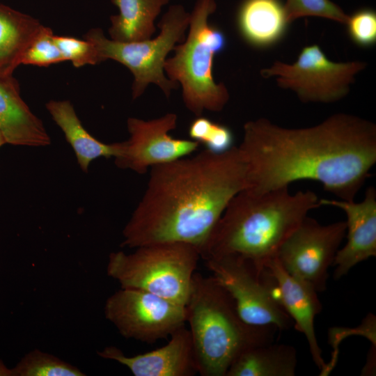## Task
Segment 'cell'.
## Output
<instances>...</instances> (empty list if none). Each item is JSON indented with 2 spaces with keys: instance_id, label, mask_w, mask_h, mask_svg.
<instances>
[{
  "instance_id": "cell-1",
  "label": "cell",
  "mask_w": 376,
  "mask_h": 376,
  "mask_svg": "<svg viewBox=\"0 0 376 376\" xmlns=\"http://www.w3.org/2000/svg\"><path fill=\"white\" fill-rule=\"evenodd\" d=\"M243 130L238 149L246 166V190L253 193L308 180L338 199L352 201L376 163V125L350 113L302 128L260 118L246 122Z\"/></svg>"
},
{
  "instance_id": "cell-2",
  "label": "cell",
  "mask_w": 376,
  "mask_h": 376,
  "mask_svg": "<svg viewBox=\"0 0 376 376\" xmlns=\"http://www.w3.org/2000/svg\"><path fill=\"white\" fill-rule=\"evenodd\" d=\"M246 187V166L237 146L153 166L121 246L182 242L199 251L229 202Z\"/></svg>"
},
{
  "instance_id": "cell-3",
  "label": "cell",
  "mask_w": 376,
  "mask_h": 376,
  "mask_svg": "<svg viewBox=\"0 0 376 376\" xmlns=\"http://www.w3.org/2000/svg\"><path fill=\"white\" fill-rule=\"evenodd\" d=\"M320 206L310 190L283 187L264 193L244 189L229 202L199 251L203 260L237 255L265 266L308 216Z\"/></svg>"
},
{
  "instance_id": "cell-4",
  "label": "cell",
  "mask_w": 376,
  "mask_h": 376,
  "mask_svg": "<svg viewBox=\"0 0 376 376\" xmlns=\"http://www.w3.org/2000/svg\"><path fill=\"white\" fill-rule=\"evenodd\" d=\"M198 373L226 376L244 350L274 342L276 327H257L240 316L230 294L212 276L195 272L185 305Z\"/></svg>"
},
{
  "instance_id": "cell-5",
  "label": "cell",
  "mask_w": 376,
  "mask_h": 376,
  "mask_svg": "<svg viewBox=\"0 0 376 376\" xmlns=\"http://www.w3.org/2000/svg\"><path fill=\"white\" fill-rule=\"evenodd\" d=\"M215 0H196L190 12L189 32L185 40L175 45L173 56L166 60L164 72L182 87L183 102L196 116L204 110L221 111L230 95L223 82L213 77L214 56L227 45L224 33L208 22L217 10Z\"/></svg>"
},
{
  "instance_id": "cell-6",
  "label": "cell",
  "mask_w": 376,
  "mask_h": 376,
  "mask_svg": "<svg viewBox=\"0 0 376 376\" xmlns=\"http://www.w3.org/2000/svg\"><path fill=\"white\" fill-rule=\"evenodd\" d=\"M109 254L107 274L121 288L146 291L175 303L187 304L201 258L198 249L182 242L160 243Z\"/></svg>"
},
{
  "instance_id": "cell-7",
  "label": "cell",
  "mask_w": 376,
  "mask_h": 376,
  "mask_svg": "<svg viewBox=\"0 0 376 376\" xmlns=\"http://www.w3.org/2000/svg\"><path fill=\"white\" fill-rule=\"evenodd\" d=\"M190 13L181 4L171 6L158 23L160 33L155 38L122 42L107 38L99 28L92 29L84 38L91 41L97 52L99 62L111 59L127 68L134 77L132 96L139 98L150 84H156L169 97L179 84L169 79L164 72L167 55L177 44L185 39Z\"/></svg>"
},
{
  "instance_id": "cell-8",
  "label": "cell",
  "mask_w": 376,
  "mask_h": 376,
  "mask_svg": "<svg viewBox=\"0 0 376 376\" xmlns=\"http://www.w3.org/2000/svg\"><path fill=\"white\" fill-rule=\"evenodd\" d=\"M212 276L233 299L240 318L257 327L288 329L293 321L279 303L274 279L265 266L237 255L204 260Z\"/></svg>"
},
{
  "instance_id": "cell-9",
  "label": "cell",
  "mask_w": 376,
  "mask_h": 376,
  "mask_svg": "<svg viewBox=\"0 0 376 376\" xmlns=\"http://www.w3.org/2000/svg\"><path fill=\"white\" fill-rule=\"evenodd\" d=\"M366 66L367 63L360 61H332L315 44L304 47L294 63L276 61L262 69L260 75L276 77L280 88L295 92L302 102L332 103L350 93L355 76Z\"/></svg>"
},
{
  "instance_id": "cell-10",
  "label": "cell",
  "mask_w": 376,
  "mask_h": 376,
  "mask_svg": "<svg viewBox=\"0 0 376 376\" xmlns=\"http://www.w3.org/2000/svg\"><path fill=\"white\" fill-rule=\"evenodd\" d=\"M105 318L125 338L154 343L185 325V306L150 292L121 288L106 300Z\"/></svg>"
},
{
  "instance_id": "cell-11",
  "label": "cell",
  "mask_w": 376,
  "mask_h": 376,
  "mask_svg": "<svg viewBox=\"0 0 376 376\" xmlns=\"http://www.w3.org/2000/svg\"><path fill=\"white\" fill-rule=\"evenodd\" d=\"M346 235V223L322 225L306 217L280 247L276 258L290 275L316 292L326 290L328 271Z\"/></svg>"
},
{
  "instance_id": "cell-12",
  "label": "cell",
  "mask_w": 376,
  "mask_h": 376,
  "mask_svg": "<svg viewBox=\"0 0 376 376\" xmlns=\"http://www.w3.org/2000/svg\"><path fill=\"white\" fill-rule=\"evenodd\" d=\"M178 116L168 113L162 117L145 120L129 118L127 121L128 140L121 142L116 165L143 174L148 168L187 157L200 144L189 139H175L169 132L176 128Z\"/></svg>"
},
{
  "instance_id": "cell-13",
  "label": "cell",
  "mask_w": 376,
  "mask_h": 376,
  "mask_svg": "<svg viewBox=\"0 0 376 376\" xmlns=\"http://www.w3.org/2000/svg\"><path fill=\"white\" fill-rule=\"evenodd\" d=\"M320 205L342 210L346 214L347 242L339 249L332 266L339 279L356 265L376 256V190L369 187L363 201L320 199Z\"/></svg>"
},
{
  "instance_id": "cell-14",
  "label": "cell",
  "mask_w": 376,
  "mask_h": 376,
  "mask_svg": "<svg viewBox=\"0 0 376 376\" xmlns=\"http://www.w3.org/2000/svg\"><path fill=\"white\" fill-rule=\"evenodd\" d=\"M164 346L135 356H126L115 346L97 354L127 367L134 376H192L198 368L189 330L184 326L175 331Z\"/></svg>"
},
{
  "instance_id": "cell-15",
  "label": "cell",
  "mask_w": 376,
  "mask_h": 376,
  "mask_svg": "<svg viewBox=\"0 0 376 376\" xmlns=\"http://www.w3.org/2000/svg\"><path fill=\"white\" fill-rule=\"evenodd\" d=\"M265 265L274 279L279 303L292 320L295 329L304 335L315 364L322 373H326L327 365L322 358L314 328L315 317L322 310L318 292L288 273L276 258Z\"/></svg>"
},
{
  "instance_id": "cell-16",
  "label": "cell",
  "mask_w": 376,
  "mask_h": 376,
  "mask_svg": "<svg viewBox=\"0 0 376 376\" xmlns=\"http://www.w3.org/2000/svg\"><path fill=\"white\" fill-rule=\"evenodd\" d=\"M0 131L6 143L14 146L41 147L51 143L42 121L22 100L17 80L13 75L1 73Z\"/></svg>"
},
{
  "instance_id": "cell-17",
  "label": "cell",
  "mask_w": 376,
  "mask_h": 376,
  "mask_svg": "<svg viewBox=\"0 0 376 376\" xmlns=\"http://www.w3.org/2000/svg\"><path fill=\"white\" fill-rule=\"evenodd\" d=\"M288 24L279 0H244L237 14L241 36L256 48L276 44L285 36Z\"/></svg>"
},
{
  "instance_id": "cell-18",
  "label": "cell",
  "mask_w": 376,
  "mask_h": 376,
  "mask_svg": "<svg viewBox=\"0 0 376 376\" xmlns=\"http://www.w3.org/2000/svg\"><path fill=\"white\" fill-rule=\"evenodd\" d=\"M46 108L72 146L84 172H88L89 164L94 159L100 157H116L118 155L121 142L108 144L93 137L82 125L70 101L52 100L46 104Z\"/></svg>"
},
{
  "instance_id": "cell-19",
  "label": "cell",
  "mask_w": 376,
  "mask_h": 376,
  "mask_svg": "<svg viewBox=\"0 0 376 376\" xmlns=\"http://www.w3.org/2000/svg\"><path fill=\"white\" fill-rule=\"evenodd\" d=\"M297 364L294 347L272 342L244 350L231 363L226 376H294Z\"/></svg>"
},
{
  "instance_id": "cell-20",
  "label": "cell",
  "mask_w": 376,
  "mask_h": 376,
  "mask_svg": "<svg viewBox=\"0 0 376 376\" xmlns=\"http://www.w3.org/2000/svg\"><path fill=\"white\" fill-rule=\"evenodd\" d=\"M118 13L110 17V39L122 42L151 38L155 21L169 0H111Z\"/></svg>"
},
{
  "instance_id": "cell-21",
  "label": "cell",
  "mask_w": 376,
  "mask_h": 376,
  "mask_svg": "<svg viewBox=\"0 0 376 376\" xmlns=\"http://www.w3.org/2000/svg\"><path fill=\"white\" fill-rule=\"evenodd\" d=\"M43 25L32 16L0 2V73L13 75L22 55Z\"/></svg>"
},
{
  "instance_id": "cell-22",
  "label": "cell",
  "mask_w": 376,
  "mask_h": 376,
  "mask_svg": "<svg viewBox=\"0 0 376 376\" xmlns=\"http://www.w3.org/2000/svg\"><path fill=\"white\" fill-rule=\"evenodd\" d=\"M13 376H84L76 366L38 349L26 354L12 368Z\"/></svg>"
},
{
  "instance_id": "cell-23",
  "label": "cell",
  "mask_w": 376,
  "mask_h": 376,
  "mask_svg": "<svg viewBox=\"0 0 376 376\" xmlns=\"http://www.w3.org/2000/svg\"><path fill=\"white\" fill-rule=\"evenodd\" d=\"M188 133L191 140L213 152H223L234 146V136L228 127L201 116L192 120Z\"/></svg>"
},
{
  "instance_id": "cell-24",
  "label": "cell",
  "mask_w": 376,
  "mask_h": 376,
  "mask_svg": "<svg viewBox=\"0 0 376 376\" xmlns=\"http://www.w3.org/2000/svg\"><path fill=\"white\" fill-rule=\"evenodd\" d=\"M288 24L303 17H319L345 25L349 15L330 0H286L283 4Z\"/></svg>"
},
{
  "instance_id": "cell-25",
  "label": "cell",
  "mask_w": 376,
  "mask_h": 376,
  "mask_svg": "<svg viewBox=\"0 0 376 376\" xmlns=\"http://www.w3.org/2000/svg\"><path fill=\"white\" fill-rule=\"evenodd\" d=\"M63 61L52 30L43 25L25 49L21 64L47 67Z\"/></svg>"
},
{
  "instance_id": "cell-26",
  "label": "cell",
  "mask_w": 376,
  "mask_h": 376,
  "mask_svg": "<svg viewBox=\"0 0 376 376\" xmlns=\"http://www.w3.org/2000/svg\"><path fill=\"white\" fill-rule=\"evenodd\" d=\"M54 40L64 61H70L75 67L100 63L95 46L91 41L85 38L81 40L72 36L55 35Z\"/></svg>"
},
{
  "instance_id": "cell-27",
  "label": "cell",
  "mask_w": 376,
  "mask_h": 376,
  "mask_svg": "<svg viewBox=\"0 0 376 376\" xmlns=\"http://www.w3.org/2000/svg\"><path fill=\"white\" fill-rule=\"evenodd\" d=\"M347 33L351 40L361 47L373 46L376 42V13L370 8L359 10L349 15Z\"/></svg>"
},
{
  "instance_id": "cell-28",
  "label": "cell",
  "mask_w": 376,
  "mask_h": 376,
  "mask_svg": "<svg viewBox=\"0 0 376 376\" xmlns=\"http://www.w3.org/2000/svg\"><path fill=\"white\" fill-rule=\"evenodd\" d=\"M0 376H13L12 368L8 369L1 360H0Z\"/></svg>"
},
{
  "instance_id": "cell-29",
  "label": "cell",
  "mask_w": 376,
  "mask_h": 376,
  "mask_svg": "<svg viewBox=\"0 0 376 376\" xmlns=\"http://www.w3.org/2000/svg\"><path fill=\"white\" fill-rule=\"evenodd\" d=\"M5 143H6V141L5 140V138L3 135V134L1 133V132L0 131V148L4 145Z\"/></svg>"
}]
</instances>
